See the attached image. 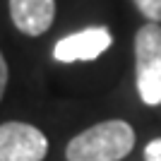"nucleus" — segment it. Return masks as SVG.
<instances>
[{
    "label": "nucleus",
    "mask_w": 161,
    "mask_h": 161,
    "mask_svg": "<svg viewBox=\"0 0 161 161\" xmlns=\"http://www.w3.org/2000/svg\"><path fill=\"white\" fill-rule=\"evenodd\" d=\"M135 147V130L125 120H103L75 135L65 147L67 161H120Z\"/></svg>",
    "instance_id": "f257e3e1"
},
{
    "label": "nucleus",
    "mask_w": 161,
    "mask_h": 161,
    "mask_svg": "<svg viewBox=\"0 0 161 161\" xmlns=\"http://www.w3.org/2000/svg\"><path fill=\"white\" fill-rule=\"evenodd\" d=\"M137 92L147 106L161 103V27L149 22L135 36Z\"/></svg>",
    "instance_id": "f03ea898"
},
{
    "label": "nucleus",
    "mask_w": 161,
    "mask_h": 161,
    "mask_svg": "<svg viewBox=\"0 0 161 161\" xmlns=\"http://www.w3.org/2000/svg\"><path fill=\"white\" fill-rule=\"evenodd\" d=\"M48 140L39 128L29 123H3L0 125V161H43Z\"/></svg>",
    "instance_id": "7ed1b4c3"
},
{
    "label": "nucleus",
    "mask_w": 161,
    "mask_h": 161,
    "mask_svg": "<svg viewBox=\"0 0 161 161\" xmlns=\"http://www.w3.org/2000/svg\"><path fill=\"white\" fill-rule=\"evenodd\" d=\"M113 43V36L106 27H87L63 36L53 46V58L58 63H87L103 55Z\"/></svg>",
    "instance_id": "20e7f679"
},
{
    "label": "nucleus",
    "mask_w": 161,
    "mask_h": 161,
    "mask_svg": "<svg viewBox=\"0 0 161 161\" xmlns=\"http://www.w3.org/2000/svg\"><path fill=\"white\" fill-rule=\"evenodd\" d=\"M12 24L27 36H41L55 19V0H10Z\"/></svg>",
    "instance_id": "39448f33"
},
{
    "label": "nucleus",
    "mask_w": 161,
    "mask_h": 161,
    "mask_svg": "<svg viewBox=\"0 0 161 161\" xmlns=\"http://www.w3.org/2000/svg\"><path fill=\"white\" fill-rule=\"evenodd\" d=\"M135 5L149 22H161V0H135Z\"/></svg>",
    "instance_id": "423d86ee"
},
{
    "label": "nucleus",
    "mask_w": 161,
    "mask_h": 161,
    "mask_svg": "<svg viewBox=\"0 0 161 161\" xmlns=\"http://www.w3.org/2000/svg\"><path fill=\"white\" fill-rule=\"evenodd\" d=\"M144 161H161V137L152 140L144 147Z\"/></svg>",
    "instance_id": "0eeeda50"
},
{
    "label": "nucleus",
    "mask_w": 161,
    "mask_h": 161,
    "mask_svg": "<svg viewBox=\"0 0 161 161\" xmlns=\"http://www.w3.org/2000/svg\"><path fill=\"white\" fill-rule=\"evenodd\" d=\"M7 77H10L7 63H5V55L0 53V99H3V94H5V89H7Z\"/></svg>",
    "instance_id": "6e6552de"
}]
</instances>
